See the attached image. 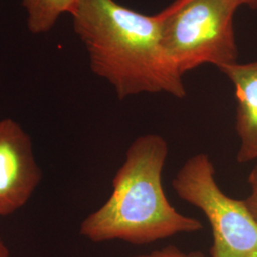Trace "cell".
Segmentation results:
<instances>
[{
    "label": "cell",
    "mask_w": 257,
    "mask_h": 257,
    "mask_svg": "<svg viewBox=\"0 0 257 257\" xmlns=\"http://www.w3.org/2000/svg\"><path fill=\"white\" fill-rule=\"evenodd\" d=\"M71 16L92 73L110 83L120 100L161 92L186 97L183 75L166 51L157 14L146 16L114 0H79Z\"/></svg>",
    "instance_id": "obj_1"
},
{
    "label": "cell",
    "mask_w": 257,
    "mask_h": 257,
    "mask_svg": "<svg viewBox=\"0 0 257 257\" xmlns=\"http://www.w3.org/2000/svg\"><path fill=\"white\" fill-rule=\"evenodd\" d=\"M168 156L163 137L136 138L112 179L110 197L83 220L80 234L96 243L120 240L145 246L203 230L200 221L176 211L166 196L162 173Z\"/></svg>",
    "instance_id": "obj_2"
},
{
    "label": "cell",
    "mask_w": 257,
    "mask_h": 257,
    "mask_svg": "<svg viewBox=\"0 0 257 257\" xmlns=\"http://www.w3.org/2000/svg\"><path fill=\"white\" fill-rule=\"evenodd\" d=\"M239 7L238 0H175L157 14L163 44L180 74L237 62L233 17Z\"/></svg>",
    "instance_id": "obj_3"
},
{
    "label": "cell",
    "mask_w": 257,
    "mask_h": 257,
    "mask_svg": "<svg viewBox=\"0 0 257 257\" xmlns=\"http://www.w3.org/2000/svg\"><path fill=\"white\" fill-rule=\"evenodd\" d=\"M172 186L209 221L212 233L209 257H257V220L245 200L221 190L209 155L198 153L187 159Z\"/></svg>",
    "instance_id": "obj_4"
},
{
    "label": "cell",
    "mask_w": 257,
    "mask_h": 257,
    "mask_svg": "<svg viewBox=\"0 0 257 257\" xmlns=\"http://www.w3.org/2000/svg\"><path fill=\"white\" fill-rule=\"evenodd\" d=\"M40 179L27 133L14 120H0V216L23 207Z\"/></svg>",
    "instance_id": "obj_5"
},
{
    "label": "cell",
    "mask_w": 257,
    "mask_h": 257,
    "mask_svg": "<svg viewBox=\"0 0 257 257\" xmlns=\"http://www.w3.org/2000/svg\"><path fill=\"white\" fill-rule=\"evenodd\" d=\"M230 79L236 99L235 128L240 138L239 163L257 160V61L219 69Z\"/></svg>",
    "instance_id": "obj_6"
},
{
    "label": "cell",
    "mask_w": 257,
    "mask_h": 257,
    "mask_svg": "<svg viewBox=\"0 0 257 257\" xmlns=\"http://www.w3.org/2000/svg\"><path fill=\"white\" fill-rule=\"evenodd\" d=\"M79 0H21L26 12L30 33L41 35L50 32L58 19L74 12Z\"/></svg>",
    "instance_id": "obj_7"
},
{
    "label": "cell",
    "mask_w": 257,
    "mask_h": 257,
    "mask_svg": "<svg viewBox=\"0 0 257 257\" xmlns=\"http://www.w3.org/2000/svg\"><path fill=\"white\" fill-rule=\"evenodd\" d=\"M133 257H206L201 251H185L174 245Z\"/></svg>",
    "instance_id": "obj_8"
},
{
    "label": "cell",
    "mask_w": 257,
    "mask_h": 257,
    "mask_svg": "<svg viewBox=\"0 0 257 257\" xmlns=\"http://www.w3.org/2000/svg\"><path fill=\"white\" fill-rule=\"evenodd\" d=\"M248 182L250 188V193L244 200L248 206V210L257 220V160L256 164L248 175Z\"/></svg>",
    "instance_id": "obj_9"
},
{
    "label": "cell",
    "mask_w": 257,
    "mask_h": 257,
    "mask_svg": "<svg viewBox=\"0 0 257 257\" xmlns=\"http://www.w3.org/2000/svg\"><path fill=\"white\" fill-rule=\"evenodd\" d=\"M241 6L246 5L250 9L257 10V0H238Z\"/></svg>",
    "instance_id": "obj_10"
},
{
    "label": "cell",
    "mask_w": 257,
    "mask_h": 257,
    "mask_svg": "<svg viewBox=\"0 0 257 257\" xmlns=\"http://www.w3.org/2000/svg\"><path fill=\"white\" fill-rule=\"evenodd\" d=\"M9 249L0 237V257H9Z\"/></svg>",
    "instance_id": "obj_11"
}]
</instances>
